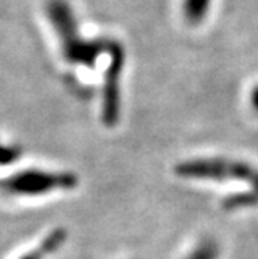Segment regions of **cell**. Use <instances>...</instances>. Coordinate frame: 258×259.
<instances>
[{
    "label": "cell",
    "mask_w": 258,
    "mask_h": 259,
    "mask_svg": "<svg viewBox=\"0 0 258 259\" xmlns=\"http://www.w3.org/2000/svg\"><path fill=\"white\" fill-rule=\"evenodd\" d=\"M45 13L61 44L65 62L93 68L101 55H107L115 39H87L81 34L75 13L67 0H49Z\"/></svg>",
    "instance_id": "cell-1"
},
{
    "label": "cell",
    "mask_w": 258,
    "mask_h": 259,
    "mask_svg": "<svg viewBox=\"0 0 258 259\" xmlns=\"http://www.w3.org/2000/svg\"><path fill=\"white\" fill-rule=\"evenodd\" d=\"M176 174L187 179H240L247 180L258 191V171L249 164L235 160L224 158H208V160H190L179 163L176 166Z\"/></svg>",
    "instance_id": "cell-2"
},
{
    "label": "cell",
    "mask_w": 258,
    "mask_h": 259,
    "mask_svg": "<svg viewBox=\"0 0 258 259\" xmlns=\"http://www.w3.org/2000/svg\"><path fill=\"white\" fill-rule=\"evenodd\" d=\"M109 64L104 72L103 82V103H101V120L107 127L119 124L122 112V75L126 62L125 47L114 40L109 50Z\"/></svg>",
    "instance_id": "cell-3"
},
{
    "label": "cell",
    "mask_w": 258,
    "mask_h": 259,
    "mask_svg": "<svg viewBox=\"0 0 258 259\" xmlns=\"http://www.w3.org/2000/svg\"><path fill=\"white\" fill-rule=\"evenodd\" d=\"M77 185L72 172H49V171H25L2 182V188L16 194H44L53 190H68Z\"/></svg>",
    "instance_id": "cell-4"
},
{
    "label": "cell",
    "mask_w": 258,
    "mask_h": 259,
    "mask_svg": "<svg viewBox=\"0 0 258 259\" xmlns=\"http://www.w3.org/2000/svg\"><path fill=\"white\" fill-rule=\"evenodd\" d=\"M212 0H183L182 14L189 25H201L208 16Z\"/></svg>",
    "instance_id": "cell-5"
},
{
    "label": "cell",
    "mask_w": 258,
    "mask_h": 259,
    "mask_svg": "<svg viewBox=\"0 0 258 259\" xmlns=\"http://www.w3.org/2000/svg\"><path fill=\"white\" fill-rule=\"evenodd\" d=\"M64 236H65L64 231H53L36 251H33L31 254L25 256L23 259H42L47 253H50V251H53V250H56L59 247V244L62 242Z\"/></svg>",
    "instance_id": "cell-6"
},
{
    "label": "cell",
    "mask_w": 258,
    "mask_h": 259,
    "mask_svg": "<svg viewBox=\"0 0 258 259\" xmlns=\"http://www.w3.org/2000/svg\"><path fill=\"white\" fill-rule=\"evenodd\" d=\"M20 157V149L16 146H7L0 143V164H10Z\"/></svg>",
    "instance_id": "cell-7"
},
{
    "label": "cell",
    "mask_w": 258,
    "mask_h": 259,
    "mask_svg": "<svg viewBox=\"0 0 258 259\" xmlns=\"http://www.w3.org/2000/svg\"><path fill=\"white\" fill-rule=\"evenodd\" d=\"M249 100H250V104H252L253 110L258 112V84L250 90V97H249Z\"/></svg>",
    "instance_id": "cell-8"
}]
</instances>
